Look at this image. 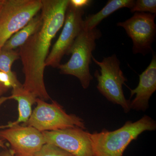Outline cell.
<instances>
[{"label":"cell","instance_id":"e0dca14e","mask_svg":"<svg viewBox=\"0 0 156 156\" xmlns=\"http://www.w3.org/2000/svg\"><path fill=\"white\" fill-rule=\"evenodd\" d=\"M35 156H74L53 144L46 143Z\"/></svg>","mask_w":156,"mask_h":156},{"label":"cell","instance_id":"8992f818","mask_svg":"<svg viewBox=\"0 0 156 156\" xmlns=\"http://www.w3.org/2000/svg\"><path fill=\"white\" fill-rule=\"evenodd\" d=\"M42 0H4L0 12V50L41 10Z\"/></svg>","mask_w":156,"mask_h":156},{"label":"cell","instance_id":"52a82bcc","mask_svg":"<svg viewBox=\"0 0 156 156\" xmlns=\"http://www.w3.org/2000/svg\"><path fill=\"white\" fill-rule=\"evenodd\" d=\"M84 9L69 5L63 28L46 60V66L58 68L63 56L68 55L76 39L83 30Z\"/></svg>","mask_w":156,"mask_h":156},{"label":"cell","instance_id":"30bf717a","mask_svg":"<svg viewBox=\"0 0 156 156\" xmlns=\"http://www.w3.org/2000/svg\"><path fill=\"white\" fill-rule=\"evenodd\" d=\"M46 143L53 144L74 156H94L90 133L80 128L42 132Z\"/></svg>","mask_w":156,"mask_h":156},{"label":"cell","instance_id":"603a6c76","mask_svg":"<svg viewBox=\"0 0 156 156\" xmlns=\"http://www.w3.org/2000/svg\"><path fill=\"white\" fill-rule=\"evenodd\" d=\"M3 2H4V0H0V12L2 10V7Z\"/></svg>","mask_w":156,"mask_h":156},{"label":"cell","instance_id":"277c9868","mask_svg":"<svg viewBox=\"0 0 156 156\" xmlns=\"http://www.w3.org/2000/svg\"><path fill=\"white\" fill-rule=\"evenodd\" d=\"M92 60L100 68V73L98 70L94 73L98 90L108 100L120 105L125 113H128L131 110V101L125 97L122 88L128 80L120 68V62L116 54L104 57L101 61L92 56Z\"/></svg>","mask_w":156,"mask_h":156},{"label":"cell","instance_id":"7a4b0ae2","mask_svg":"<svg viewBox=\"0 0 156 156\" xmlns=\"http://www.w3.org/2000/svg\"><path fill=\"white\" fill-rule=\"evenodd\" d=\"M156 129V121L145 115L134 122L127 121L114 131L104 129L90 133L94 156H123L128 146L139 135L144 131Z\"/></svg>","mask_w":156,"mask_h":156},{"label":"cell","instance_id":"ba28073f","mask_svg":"<svg viewBox=\"0 0 156 156\" xmlns=\"http://www.w3.org/2000/svg\"><path fill=\"white\" fill-rule=\"evenodd\" d=\"M156 14L144 12H135L124 22L118 23L117 26L123 27L133 42V53L143 55L151 50L156 34L155 23Z\"/></svg>","mask_w":156,"mask_h":156},{"label":"cell","instance_id":"6da1fadb","mask_svg":"<svg viewBox=\"0 0 156 156\" xmlns=\"http://www.w3.org/2000/svg\"><path fill=\"white\" fill-rule=\"evenodd\" d=\"M42 4L41 26L18 52L25 76L23 89L46 101L51 98L44 81L45 62L52 40L64 24L69 0H42Z\"/></svg>","mask_w":156,"mask_h":156},{"label":"cell","instance_id":"7402d4cb","mask_svg":"<svg viewBox=\"0 0 156 156\" xmlns=\"http://www.w3.org/2000/svg\"><path fill=\"white\" fill-rule=\"evenodd\" d=\"M5 128V126H0V129H2V128ZM0 147L2 148H4V149L6 148L5 143H4V140L1 139V138H0Z\"/></svg>","mask_w":156,"mask_h":156},{"label":"cell","instance_id":"8fae6325","mask_svg":"<svg viewBox=\"0 0 156 156\" xmlns=\"http://www.w3.org/2000/svg\"><path fill=\"white\" fill-rule=\"evenodd\" d=\"M156 90V56L154 54L151 63L146 69L139 75L138 86L134 89H130V108L137 111L145 112L149 108V101Z\"/></svg>","mask_w":156,"mask_h":156},{"label":"cell","instance_id":"ac0fdd59","mask_svg":"<svg viewBox=\"0 0 156 156\" xmlns=\"http://www.w3.org/2000/svg\"><path fill=\"white\" fill-rule=\"evenodd\" d=\"M0 83L9 89L23 87V84L20 83L17 79L16 74L11 75L7 73L0 72Z\"/></svg>","mask_w":156,"mask_h":156},{"label":"cell","instance_id":"44dd1931","mask_svg":"<svg viewBox=\"0 0 156 156\" xmlns=\"http://www.w3.org/2000/svg\"><path fill=\"white\" fill-rule=\"evenodd\" d=\"M9 88L0 83V98L2 97L3 95L9 91Z\"/></svg>","mask_w":156,"mask_h":156},{"label":"cell","instance_id":"7c38bea8","mask_svg":"<svg viewBox=\"0 0 156 156\" xmlns=\"http://www.w3.org/2000/svg\"><path fill=\"white\" fill-rule=\"evenodd\" d=\"M9 99H14L18 103V117L16 121L9 123L5 128H9L20 123L24 124L27 122L32 112V107L36 102L37 98L31 92L25 90L23 87L12 89L11 96Z\"/></svg>","mask_w":156,"mask_h":156},{"label":"cell","instance_id":"9c48e42d","mask_svg":"<svg viewBox=\"0 0 156 156\" xmlns=\"http://www.w3.org/2000/svg\"><path fill=\"white\" fill-rule=\"evenodd\" d=\"M0 138L9 143L14 156H35L46 144L42 132L23 125L1 130Z\"/></svg>","mask_w":156,"mask_h":156},{"label":"cell","instance_id":"9a60e30c","mask_svg":"<svg viewBox=\"0 0 156 156\" xmlns=\"http://www.w3.org/2000/svg\"><path fill=\"white\" fill-rule=\"evenodd\" d=\"M20 58L19 52L14 50H0V72L7 73L11 75L16 74L11 70L14 62Z\"/></svg>","mask_w":156,"mask_h":156},{"label":"cell","instance_id":"2e32d148","mask_svg":"<svg viewBox=\"0 0 156 156\" xmlns=\"http://www.w3.org/2000/svg\"><path fill=\"white\" fill-rule=\"evenodd\" d=\"M131 13L144 12L156 14V0H137L130 9Z\"/></svg>","mask_w":156,"mask_h":156},{"label":"cell","instance_id":"5bb4252c","mask_svg":"<svg viewBox=\"0 0 156 156\" xmlns=\"http://www.w3.org/2000/svg\"><path fill=\"white\" fill-rule=\"evenodd\" d=\"M43 23L41 14H38L27 25L14 34L5 43L2 49L14 50L22 46L38 30Z\"/></svg>","mask_w":156,"mask_h":156},{"label":"cell","instance_id":"4fadbf2b","mask_svg":"<svg viewBox=\"0 0 156 156\" xmlns=\"http://www.w3.org/2000/svg\"><path fill=\"white\" fill-rule=\"evenodd\" d=\"M134 2V0H109L100 11L95 14H89L83 20V29L91 30L96 28L102 20L115 11L124 8L131 9Z\"/></svg>","mask_w":156,"mask_h":156},{"label":"cell","instance_id":"3957f363","mask_svg":"<svg viewBox=\"0 0 156 156\" xmlns=\"http://www.w3.org/2000/svg\"><path fill=\"white\" fill-rule=\"evenodd\" d=\"M101 35V32L97 27L91 30L83 29L69 52L68 55H71L69 60L57 68L60 74L78 78L84 89L88 88L93 79L89 66L92 62V52L96 48L95 41Z\"/></svg>","mask_w":156,"mask_h":156},{"label":"cell","instance_id":"d6986e66","mask_svg":"<svg viewBox=\"0 0 156 156\" xmlns=\"http://www.w3.org/2000/svg\"><path fill=\"white\" fill-rule=\"evenodd\" d=\"M92 1L89 0H69V4L74 8L77 9H84L88 6Z\"/></svg>","mask_w":156,"mask_h":156},{"label":"cell","instance_id":"ffe728a7","mask_svg":"<svg viewBox=\"0 0 156 156\" xmlns=\"http://www.w3.org/2000/svg\"><path fill=\"white\" fill-rule=\"evenodd\" d=\"M0 156H14L13 152L11 149H5L0 152Z\"/></svg>","mask_w":156,"mask_h":156},{"label":"cell","instance_id":"5b68a950","mask_svg":"<svg viewBox=\"0 0 156 156\" xmlns=\"http://www.w3.org/2000/svg\"><path fill=\"white\" fill-rule=\"evenodd\" d=\"M37 106L27 122L22 125L30 126L41 132L80 128L86 130L83 120L74 114H68L55 101L48 103L39 98Z\"/></svg>","mask_w":156,"mask_h":156}]
</instances>
